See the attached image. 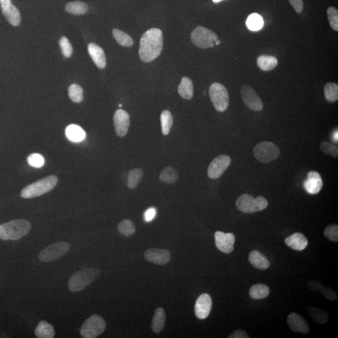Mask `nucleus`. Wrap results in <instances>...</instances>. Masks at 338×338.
Instances as JSON below:
<instances>
[{
	"mask_svg": "<svg viewBox=\"0 0 338 338\" xmlns=\"http://www.w3.org/2000/svg\"><path fill=\"white\" fill-rule=\"evenodd\" d=\"M163 49V34L158 28H151L142 35L138 53L144 62H151L160 55Z\"/></svg>",
	"mask_w": 338,
	"mask_h": 338,
	"instance_id": "nucleus-1",
	"label": "nucleus"
},
{
	"mask_svg": "<svg viewBox=\"0 0 338 338\" xmlns=\"http://www.w3.org/2000/svg\"><path fill=\"white\" fill-rule=\"evenodd\" d=\"M31 224L26 219L13 220L0 225V239L17 240L29 232Z\"/></svg>",
	"mask_w": 338,
	"mask_h": 338,
	"instance_id": "nucleus-2",
	"label": "nucleus"
},
{
	"mask_svg": "<svg viewBox=\"0 0 338 338\" xmlns=\"http://www.w3.org/2000/svg\"><path fill=\"white\" fill-rule=\"evenodd\" d=\"M57 182L58 178L56 176L47 177L26 186L22 190L21 196L24 199H31L42 196L53 189Z\"/></svg>",
	"mask_w": 338,
	"mask_h": 338,
	"instance_id": "nucleus-3",
	"label": "nucleus"
},
{
	"mask_svg": "<svg viewBox=\"0 0 338 338\" xmlns=\"http://www.w3.org/2000/svg\"><path fill=\"white\" fill-rule=\"evenodd\" d=\"M100 271L95 268H87L76 272L69 282V287L72 292L82 291L87 286L94 282L100 276Z\"/></svg>",
	"mask_w": 338,
	"mask_h": 338,
	"instance_id": "nucleus-4",
	"label": "nucleus"
},
{
	"mask_svg": "<svg viewBox=\"0 0 338 338\" xmlns=\"http://www.w3.org/2000/svg\"><path fill=\"white\" fill-rule=\"evenodd\" d=\"M235 204L238 209L242 212L249 214L265 209L268 206V201L262 196L255 198L251 195L244 194L239 197Z\"/></svg>",
	"mask_w": 338,
	"mask_h": 338,
	"instance_id": "nucleus-5",
	"label": "nucleus"
},
{
	"mask_svg": "<svg viewBox=\"0 0 338 338\" xmlns=\"http://www.w3.org/2000/svg\"><path fill=\"white\" fill-rule=\"evenodd\" d=\"M106 323L103 317L99 315H92L83 324L80 335L84 338H97L104 333Z\"/></svg>",
	"mask_w": 338,
	"mask_h": 338,
	"instance_id": "nucleus-6",
	"label": "nucleus"
},
{
	"mask_svg": "<svg viewBox=\"0 0 338 338\" xmlns=\"http://www.w3.org/2000/svg\"><path fill=\"white\" fill-rule=\"evenodd\" d=\"M217 40H218V37L216 34L205 27L197 26L191 33L193 44L201 49H208L214 47Z\"/></svg>",
	"mask_w": 338,
	"mask_h": 338,
	"instance_id": "nucleus-7",
	"label": "nucleus"
},
{
	"mask_svg": "<svg viewBox=\"0 0 338 338\" xmlns=\"http://www.w3.org/2000/svg\"><path fill=\"white\" fill-rule=\"evenodd\" d=\"M280 155V150L276 144L270 142H262L254 149V156L260 162H271Z\"/></svg>",
	"mask_w": 338,
	"mask_h": 338,
	"instance_id": "nucleus-8",
	"label": "nucleus"
},
{
	"mask_svg": "<svg viewBox=\"0 0 338 338\" xmlns=\"http://www.w3.org/2000/svg\"><path fill=\"white\" fill-rule=\"evenodd\" d=\"M209 95L215 109L219 112H224L229 104V96L228 90L219 83H214L209 88Z\"/></svg>",
	"mask_w": 338,
	"mask_h": 338,
	"instance_id": "nucleus-9",
	"label": "nucleus"
},
{
	"mask_svg": "<svg viewBox=\"0 0 338 338\" xmlns=\"http://www.w3.org/2000/svg\"><path fill=\"white\" fill-rule=\"evenodd\" d=\"M69 248L70 244L67 242H56L41 251L38 259L43 262L54 261L66 255Z\"/></svg>",
	"mask_w": 338,
	"mask_h": 338,
	"instance_id": "nucleus-10",
	"label": "nucleus"
},
{
	"mask_svg": "<svg viewBox=\"0 0 338 338\" xmlns=\"http://www.w3.org/2000/svg\"><path fill=\"white\" fill-rule=\"evenodd\" d=\"M231 162L230 156H228L221 155L217 156L211 162L208 167V176L212 179H218L226 171Z\"/></svg>",
	"mask_w": 338,
	"mask_h": 338,
	"instance_id": "nucleus-11",
	"label": "nucleus"
},
{
	"mask_svg": "<svg viewBox=\"0 0 338 338\" xmlns=\"http://www.w3.org/2000/svg\"><path fill=\"white\" fill-rule=\"evenodd\" d=\"M242 99L251 110L254 111H261L263 109V104L261 99L260 98L255 90L251 86L244 85L240 89Z\"/></svg>",
	"mask_w": 338,
	"mask_h": 338,
	"instance_id": "nucleus-12",
	"label": "nucleus"
},
{
	"mask_svg": "<svg viewBox=\"0 0 338 338\" xmlns=\"http://www.w3.org/2000/svg\"><path fill=\"white\" fill-rule=\"evenodd\" d=\"M215 242L217 248L222 253L229 254L234 249L235 235L233 233L217 231L215 233Z\"/></svg>",
	"mask_w": 338,
	"mask_h": 338,
	"instance_id": "nucleus-13",
	"label": "nucleus"
},
{
	"mask_svg": "<svg viewBox=\"0 0 338 338\" xmlns=\"http://www.w3.org/2000/svg\"><path fill=\"white\" fill-rule=\"evenodd\" d=\"M115 132L120 137H123L128 132L130 127V116L126 111L119 109L115 112L113 116Z\"/></svg>",
	"mask_w": 338,
	"mask_h": 338,
	"instance_id": "nucleus-14",
	"label": "nucleus"
},
{
	"mask_svg": "<svg viewBox=\"0 0 338 338\" xmlns=\"http://www.w3.org/2000/svg\"><path fill=\"white\" fill-rule=\"evenodd\" d=\"M2 13L6 20L13 26H19L21 22V17L18 8L13 5L11 0H0Z\"/></svg>",
	"mask_w": 338,
	"mask_h": 338,
	"instance_id": "nucleus-15",
	"label": "nucleus"
},
{
	"mask_svg": "<svg viewBox=\"0 0 338 338\" xmlns=\"http://www.w3.org/2000/svg\"><path fill=\"white\" fill-rule=\"evenodd\" d=\"M212 301L208 294H203L197 298L195 305V314L197 318L205 319L209 315L212 309Z\"/></svg>",
	"mask_w": 338,
	"mask_h": 338,
	"instance_id": "nucleus-16",
	"label": "nucleus"
},
{
	"mask_svg": "<svg viewBox=\"0 0 338 338\" xmlns=\"http://www.w3.org/2000/svg\"><path fill=\"white\" fill-rule=\"evenodd\" d=\"M144 258L149 262L163 265L171 260V253L165 249H149L144 254Z\"/></svg>",
	"mask_w": 338,
	"mask_h": 338,
	"instance_id": "nucleus-17",
	"label": "nucleus"
},
{
	"mask_svg": "<svg viewBox=\"0 0 338 338\" xmlns=\"http://www.w3.org/2000/svg\"><path fill=\"white\" fill-rule=\"evenodd\" d=\"M287 323L289 328L294 332L303 334H308L310 332V328L308 322L296 312L291 313L288 316Z\"/></svg>",
	"mask_w": 338,
	"mask_h": 338,
	"instance_id": "nucleus-18",
	"label": "nucleus"
},
{
	"mask_svg": "<svg viewBox=\"0 0 338 338\" xmlns=\"http://www.w3.org/2000/svg\"><path fill=\"white\" fill-rule=\"evenodd\" d=\"M304 188L310 194H316L321 191L323 187V181L318 172L311 171L308 174V178L304 182Z\"/></svg>",
	"mask_w": 338,
	"mask_h": 338,
	"instance_id": "nucleus-19",
	"label": "nucleus"
},
{
	"mask_svg": "<svg viewBox=\"0 0 338 338\" xmlns=\"http://www.w3.org/2000/svg\"><path fill=\"white\" fill-rule=\"evenodd\" d=\"M285 244L294 250L301 251L307 247L308 240L303 234L296 233L286 238Z\"/></svg>",
	"mask_w": 338,
	"mask_h": 338,
	"instance_id": "nucleus-20",
	"label": "nucleus"
},
{
	"mask_svg": "<svg viewBox=\"0 0 338 338\" xmlns=\"http://www.w3.org/2000/svg\"><path fill=\"white\" fill-rule=\"evenodd\" d=\"M88 51L97 67L101 69H104L106 66V58L103 49L99 45L92 43L88 45Z\"/></svg>",
	"mask_w": 338,
	"mask_h": 338,
	"instance_id": "nucleus-21",
	"label": "nucleus"
},
{
	"mask_svg": "<svg viewBox=\"0 0 338 338\" xmlns=\"http://www.w3.org/2000/svg\"><path fill=\"white\" fill-rule=\"evenodd\" d=\"M165 320L166 317L164 310L162 308H158L154 312L152 321L151 328L154 333H159L163 330L165 324Z\"/></svg>",
	"mask_w": 338,
	"mask_h": 338,
	"instance_id": "nucleus-22",
	"label": "nucleus"
},
{
	"mask_svg": "<svg viewBox=\"0 0 338 338\" xmlns=\"http://www.w3.org/2000/svg\"><path fill=\"white\" fill-rule=\"evenodd\" d=\"M249 261L256 268L260 270L267 269L270 265L269 260L258 251L249 254Z\"/></svg>",
	"mask_w": 338,
	"mask_h": 338,
	"instance_id": "nucleus-23",
	"label": "nucleus"
},
{
	"mask_svg": "<svg viewBox=\"0 0 338 338\" xmlns=\"http://www.w3.org/2000/svg\"><path fill=\"white\" fill-rule=\"evenodd\" d=\"M178 92L181 97L185 100H191L194 95V85L191 80L188 77H183L180 85H179Z\"/></svg>",
	"mask_w": 338,
	"mask_h": 338,
	"instance_id": "nucleus-24",
	"label": "nucleus"
},
{
	"mask_svg": "<svg viewBox=\"0 0 338 338\" xmlns=\"http://www.w3.org/2000/svg\"><path fill=\"white\" fill-rule=\"evenodd\" d=\"M66 135L70 140L77 142L82 141L85 138V132L80 126L71 124L65 130Z\"/></svg>",
	"mask_w": 338,
	"mask_h": 338,
	"instance_id": "nucleus-25",
	"label": "nucleus"
},
{
	"mask_svg": "<svg viewBox=\"0 0 338 338\" xmlns=\"http://www.w3.org/2000/svg\"><path fill=\"white\" fill-rule=\"evenodd\" d=\"M38 338H52L55 336V330L52 324L45 321H41L35 330Z\"/></svg>",
	"mask_w": 338,
	"mask_h": 338,
	"instance_id": "nucleus-26",
	"label": "nucleus"
},
{
	"mask_svg": "<svg viewBox=\"0 0 338 338\" xmlns=\"http://www.w3.org/2000/svg\"><path fill=\"white\" fill-rule=\"evenodd\" d=\"M257 64L260 69L264 71H271L275 69L278 62L276 58L273 56L261 55L258 58Z\"/></svg>",
	"mask_w": 338,
	"mask_h": 338,
	"instance_id": "nucleus-27",
	"label": "nucleus"
},
{
	"mask_svg": "<svg viewBox=\"0 0 338 338\" xmlns=\"http://www.w3.org/2000/svg\"><path fill=\"white\" fill-rule=\"evenodd\" d=\"M88 10L87 4L81 1L70 2L66 4L65 10L70 14L81 15L85 14Z\"/></svg>",
	"mask_w": 338,
	"mask_h": 338,
	"instance_id": "nucleus-28",
	"label": "nucleus"
},
{
	"mask_svg": "<svg viewBox=\"0 0 338 338\" xmlns=\"http://www.w3.org/2000/svg\"><path fill=\"white\" fill-rule=\"evenodd\" d=\"M269 288L262 284L253 285L249 290V295L254 299H262L269 294Z\"/></svg>",
	"mask_w": 338,
	"mask_h": 338,
	"instance_id": "nucleus-29",
	"label": "nucleus"
},
{
	"mask_svg": "<svg viewBox=\"0 0 338 338\" xmlns=\"http://www.w3.org/2000/svg\"><path fill=\"white\" fill-rule=\"evenodd\" d=\"M178 179V171L171 167L164 168L160 175V180L162 182L169 183V184L176 183Z\"/></svg>",
	"mask_w": 338,
	"mask_h": 338,
	"instance_id": "nucleus-30",
	"label": "nucleus"
},
{
	"mask_svg": "<svg viewBox=\"0 0 338 338\" xmlns=\"http://www.w3.org/2000/svg\"><path fill=\"white\" fill-rule=\"evenodd\" d=\"M308 312L312 317L313 321L316 323L323 324L328 323L329 314L326 311L318 308H310Z\"/></svg>",
	"mask_w": 338,
	"mask_h": 338,
	"instance_id": "nucleus-31",
	"label": "nucleus"
},
{
	"mask_svg": "<svg viewBox=\"0 0 338 338\" xmlns=\"http://www.w3.org/2000/svg\"><path fill=\"white\" fill-rule=\"evenodd\" d=\"M160 121L163 135H167L169 134L174 122L172 113L168 110L163 111L162 113H161Z\"/></svg>",
	"mask_w": 338,
	"mask_h": 338,
	"instance_id": "nucleus-32",
	"label": "nucleus"
},
{
	"mask_svg": "<svg viewBox=\"0 0 338 338\" xmlns=\"http://www.w3.org/2000/svg\"><path fill=\"white\" fill-rule=\"evenodd\" d=\"M143 176H144V171L140 168L131 170L128 175V187L131 189H135L141 181Z\"/></svg>",
	"mask_w": 338,
	"mask_h": 338,
	"instance_id": "nucleus-33",
	"label": "nucleus"
},
{
	"mask_svg": "<svg viewBox=\"0 0 338 338\" xmlns=\"http://www.w3.org/2000/svg\"><path fill=\"white\" fill-rule=\"evenodd\" d=\"M246 26L251 31H258L264 26V21L260 15L253 13L249 16L246 21Z\"/></svg>",
	"mask_w": 338,
	"mask_h": 338,
	"instance_id": "nucleus-34",
	"label": "nucleus"
},
{
	"mask_svg": "<svg viewBox=\"0 0 338 338\" xmlns=\"http://www.w3.org/2000/svg\"><path fill=\"white\" fill-rule=\"evenodd\" d=\"M324 96L328 101L335 102L338 99V85L335 83H328L324 88Z\"/></svg>",
	"mask_w": 338,
	"mask_h": 338,
	"instance_id": "nucleus-35",
	"label": "nucleus"
},
{
	"mask_svg": "<svg viewBox=\"0 0 338 338\" xmlns=\"http://www.w3.org/2000/svg\"><path fill=\"white\" fill-rule=\"evenodd\" d=\"M113 35L115 40L120 45L124 47H131L133 44V41L130 36L119 29H114L113 30Z\"/></svg>",
	"mask_w": 338,
	"mask_h": 338,
	"instance_id": "nucleus-36",
	"label": "nucleus"
},
{
	"mask_svg": "<svg viewBox=\"0 0 338 338\" xmlns=\"http://www.w3.org/2000/svg\"><path fill=\"white\" fill-rule=\"evenodd\" d=\"M118 231L124 236L130 237L135 233V228L132 222L126 219L120 222L118 225Z\"/></svg>",
	"mask_w": 338,
	"mask_h": 338,
	"instance_id": "nucleus-37",
	"label": "nucleus"
},
{
	"mask_svg": "<svg viewBox=\"0 0 338 338\" xmlns=\"http://www.w3.org/2000/svg\"><path fill=\"white\" fill-rule=\"evenodd\" d=\"M69 95L72 101L76 103H80L83 99L82 88L77 84H72L69 88Z\"/></svg>",
	"mask_w": 338,
	"mask_h": 338,
	"instance_id": "nucleus-38",
	"label": "nucleus"
},
{
	"mask_svg": "<svg viewBox=\"0 0 338 338\" xmlns=\"http://www.w3.org/2000/svg\"><path fill=\"white\" fill-rule=\"evenodd\" d=\"M328 19L331 28L338 31V11L337 8L331 6L327 10Z\"/></svg>",
	"mask_w": 338,
	"mask_h": 338,
	"instance_id": "nucleus-39",
	"label": "nucleus"
},
{
	"mask_svg": "<svg viewBox=\"0 0 338 338\" xmlns=\"http://www.w3.org/2000/svg\"><path fill=\"white\" fill-rule=\"evenodd\" d=\"M324 235L331 241L337 242L338 241V224H332L328 226L324 229Z\"/></svg>",
	"mask_w": 338,
	"mask_h": 338,
	"instance_id": "nucleus-40",
	"label": "nucleus"
},
{
	"mask_svg": "<svg viewBox=\"0 0 338 338\" xmlns=\"http://www.w3.org/2000/svg\"><path fill=\"white\" fill-rule=\"evenodd\" d=\"M28 164L34 167L40 168L44 165V158L39 154H30L27 158Z\"/></svg>",
	"mask_w": 338,
	"mask_h": 338,
	"instance_id": "nucleus-41",
	"label": "nucleus"
},
{
	"mask_svg": "<svg viewBox=\"0 0 338 338\" xmlns=\"http://www.w3.org/2000/svg\"><path fill=\"white\" fill-rule=\"evenodd\" d=\"M59 44H60L63 55L66 58L70 57L72 55L73 49H72V47L71 44H70L69 40L67 39V38L63 37L61 38Z\"/></svg>",
	"mask_w": 338,
	"mask_h": 338,
	"instance_id": "nucleus-42",
	"label": "nucleus"
},
{
	"mask_svg": "<svg viewBox=\"0 0 338 338\" xmlns=\"http://www.w3.org/2000/svg\"><path fill=\"white\" fill-rule=\"evenodd\" d=\"M321 151L326 154H331L334 157H338V147L326 142H323L320 145Z\"/></svg>",
	"mask_w": 338,
	"mask_h": 338,
	"instance_id": "nucleus-43",
	"label": "nucleus"
},
{
	"mask_svg": "<svg viewBox=\"0 0 338 338\" xmlns=\"http://www.w3.org/2000/svg\"><path fill=\"white\" fill-rule=\"evenodd\" d=\"M320 292H321L324 298L329 301H335L338 298L337 292L330 287L323 286Z\"/></svg>",
	"mask_w": 338,
	"mask_h": 338,
	"instance_id": "nucleus-44",
	"label": "nucleus"
},
{
	"mask_svg": "<svg viewBox=\"0 0 338 338\" xmlns=\"http://www.w3.org/2000/svg\"><path fill=\"white\" fill-rule=\"evenodd\" d=\"M289 3L296 13H301L304 8L303 0H289Z\"/></svg>",
	"mask_w": 338,
	"mask_h": 338,
	"instance_id": "nucleus-45",
	"label": "nucleus"
},
{
	"mask_svg": "<svg viewBox=\"0 0 338 338\" xmlns=\"http://www.w3.org/2000/svg\"><path fill=\"white\" fill-rule=\"evenodd\" d=\"M156 214V208H148L144 213V219L146 222H151L155 218Z\"/></svg>",
	"mask_w": 338,
	"mask_h": 338,
	"instance_id": "nucleus-46",
	"label": "nucleus"
},
{
	"mask_svg": "<svg viewBox=\"0 0 338 338\" xmlns=\"http://www.w3.org/2000/svg\"><path fill=\"white\" fill-rule=\"evenodd\" d=\"M229 338H249L248 335L246 331L242 330L235 331L229 337Z\"/></svg>",
	"mask_w": 338,
	"mask_h": 338,
	"instance_id": "nucleus-47",
	"label": "nucleus"
},
{
	"mask_svg": "<svg viewBox=\"0 0 338 338\" xmlns=\"http://www.w3.org/2000/svg\"><path fill=\"white\" fill-rule=\"evenodd\" d=\"M308 287L312 290V291H321L323 286L321 283L317 282V281H310L308 283Z\"/></svg>",
	"mask_w": 338,
	"mask_h": 338,
	"instance_id": "nucleus-48",
	"label": "nucleus"
},
{
	"mask_svg": "<svg viewBox=\"0 0 338 338\" xmlns=\"http://www.w3.org/2000/svg\"><path fill=\"white\" fill-rule=\"evenodd\" d=\"M338 130L336 131L334 135H333V139H334L335 142H338Z\"/></svg>",
	"mask_w": 338,
	"mask_h": 338,
	"instance_id": "nucleus-49",
	"label": "nucleus"
},
{
	"mask_svg": "<svg viewBox=\"0 0 338 338\" xmlns=\"http://www.w3.org/2000/svg\"><path fill=\"white\" fill-rule=\"evenodd\" d=\"M220 44H221V41L219 40H217L216 42H215V44L216 45H219Z\"/></svg>",
	"mask_w": 338,
	"mask_h": 338,
	"instance_id": "nucleus-50",
	"label": "nucleus"
},
{
	"mask_svg": "<svg viewBox=\"0 0 338 338\" xmlns=\"http://www.w3.org/2000/svg\"><path fill=\"white\" fill-rule=\"evenodd\" d=\"M222 1H223V0H212V1L214 2V3H219V2Z\"/></svg>",
	"mask_w": 338,
	"mask_h": 338,
	"instance_id": "nucleus-51",
	"label": "nucleus"
},
{
	"mask_svg": "<svg viewBox=\"0 0 338 338\" xmlns=\"http://www.w3.org/2000/svg\"><path fill=\"white\" fill-rule=\"evenodd\" d=\"M122 105H121V104H120V105H119L120 107H122Z\"/></svg>",
	"mask_w": 338,
	"mask_h": 338,
	"instance_id": "nucleus-52",
	"label": "nucleus"
}]
</instances>
